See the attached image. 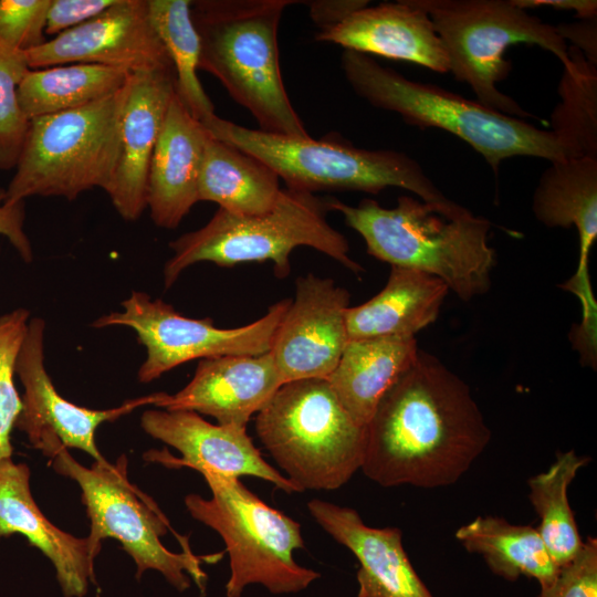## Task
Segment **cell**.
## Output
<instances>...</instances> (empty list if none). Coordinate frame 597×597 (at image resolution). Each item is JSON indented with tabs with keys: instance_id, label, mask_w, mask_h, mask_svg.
<instances>
[{
	"instance_id": "52a82bcc",
	"label": "cell",
	"mask_w": 597,
	"mask_h": 597,
	"mask_svg": "<svg viewBox=\"0 0 597 597\" xmlns=\"http://www.w3.org/2000/svg\"><path fill=\"white\" fill-rule=\"evenodd\" d=\"M263 447L300 492L336 490L362 468L366 427L326 378L286 381L255 416Z\"/></svg>"
},
{
	"instance_id": "1f68e13d",
	"label": "cell",
	"mask_w": 597,
	"mask_h": 597,
	"mask_svg": "<svg viewBox=\"0 0 597 597\" xmlns=\"http://www.w3.org/2000/svg\"><path fill=\"white\" fill-rule=\"evenodd\" d=\"M30 71L25 52L0 43V169L15 168L30 119L22 112L18 87Z\"/></svg>"
},
{
	"instance_id": "83f0119b",
	"label": "cell",
	"mask_w": 597,
	"mask_h": 597,
	"mask_svg": "<svg viewBox=\"0 0 597 597\" xmlns=\"http://www.w3.org/2000/svg\"><path fill=\"white\" fill-rule=\"evenodd\" d=\"M129 76L123 69L87 63L30 70L18 87V100L31 119L101 101L122 90Z\"/></svg>"
},
{
	"instance_id": "9a60e30c",
	"label": "cell",
	"mask_w": 597,
	"mask_h": 597,
	"mask_svg": "<svg viewBox=\"0 0 597 597\" xmlns=\"http://www.w3.org/2000/svg\"><path fill=\"white\" fill-rule=\"evenodd\" d=\"M30 70L87 63L129 73L174 70L149 18L147 0H117L84 22L25 52Z\"/></svg>"
},
{
	"instance_id": "7a4b0ae2",
	"label": "cell",
	"mask_w": 597,
	"mask_h": 597,
	"mask_svg": "<svg viewBox=\"0 0 597 597\" xmlns=\"http://www.w3.org/2000/svg\"><path fill=\"white\" fill-rule=\"evenodd\" d=\"M327 205L359 233L368 254L390 266L433 275L467 302L490 290L496 264L489 244L492 224L451 199L429 202L400 196L396 206L386 208L371 199L350 206L327 197Z\"/></svg>"
},
{
	"instance_id": "ab89813d",
	"label": "cell",
	"mask_w": 597,
	"mask_h": 597,
	"mask_svg": "<svg viewBox=\"0 0 597 597\" xmlns=\"http://www.w3.org/2000/svg\"><path fill=\"white\" fill-rule=\"evenodd\" d=\"M515 6L521 9H530L537 7H551L558 10H569L576 13V18L580 20L597 19V1L596 0H512Z\"/></svg>"
},
{
	"instance_id": "d590c367",
	"label": "cell",
	"mask_w": 597,
	"mask_h": 597,
	"mask_svg": "<svg viewBox=\"0 0 597 597\" xmlns=\"http://www.w3.org/2000/svg\"><path fill=\"white\" fill-rule=\"evenodd\" d=\"M117 0H51L45 34L57 35L98 15Z\"/></svg>"
},
{
	"instance_id": "6da1fadb",
	"label": "cell",
	"mask_w": 597,
	"mask_h": 597,
	"mask_svg": "<svg viewBox=\"0 0 597 597\" xmlns=\"http://www.w3.org/2000/svg\"><path fill=\"white\" fill-rule=\"evenodd\" d=\"M490 439L491 430L467 383L437 357L419 350L366 425L360 469L385 488L447 486L470 469Z\"/></svg>"
},
{
	"instance_id": "8d00e7d4",
	"label": "cell",
	"mask_w": 597,
	"mask_h": 597,
	"mask_svg": "<svg viewBox=\"0 0 597 597\" xmlns=\"http://www.w3.org/2000/svg\"><path fill=\"white\" fill-rule=\"evenodd\" d=\"M24 201H6V189L0 188V234L8 238L24 262L33 259L31 242L24 231Z\"/></svg>"
},
{
	"instance_id": "f1b7e54d",
	"label": "cell",
	"mask_w": 597,
	"mask_h": 597,
	"mask_svg": "<svg viewBox=\"0 0 597 597\" xmlns=\"http://www.w3.org/2000/svg\"><path fill=\"white\" fill-rule=\"evenodd\" d=\"M575 451L557 452L556 461L546 472L528 479L530 501L541 519L537 528L554 563L562 567L582 549V540L569 506L567 489L577 472L590 462Z\"/></svg>"
},
{
	"instance_id": "9c48e42d",
	"label": "cell",
	"mask_w": 597,
	"mask_h": 597,
	"mask_svg": "<svg viewBox=\"0 0 597 597\" xmlns=\"http://www.w3.org/2000/svg\"><path fill=\"white\" fill-rule=\"evenodd\" d=\"M211 498L188 494L185 505L197 521L223 540L230 559L227 597H241L259 584L271 594H295L321 574L298 565L293 552L304 548L301 524L268 505L235 476L203 471Z\"/></svg>"
},
{
	"instance_id": "8992f818",
	"label": "cell",
	"mask_w": 597,
	"mask_h": 597,
	"mask_svg": "<svg viewBox=\"0 0 597 597\" xmlns=\"http://www.w3.org/2000/svg\"><path fill=\"white\" fill-rule=\"evenodd\" d=\"M209 134L259 158L285 187L316 191H363L377 195L398 187L429 202L447 201L443 192L407 154L359 148L336 134L321 139L290 137L252 129L213 114L202 123Z\"/></svg>"
},
{
	"instance_id": "f546056e",
	"label": "cell",
	"mask_w": 597,
	"mask_h": 597,
	"mask_svg": "<svg viewBox=\"0 0 597 597\" xmlns=\"http://www.w3.org/2000/svg\"><path fill=\"white\" fill-rule=\"evenodd\" d=\"M570 62L563 66L558 84L561 102L551 117L549 129L565 159L597 157V65L575 46H568Z\"/></svg>"
},
{
	"instance_id": "603a6c76",
	"label": "cell",
	"mask_w": 597,
	"mask_h": 597,
	"mask_svg": "<svg viewBox=\"0 0 597 597\" xmlns=\"http://www.w3.org/2000/svg\"><path fill=\"white\" fill-rule=\"evenodd\" d=\"M209 132L177 93L166 113L149 166L147 208L153 222L175 229L198 199V184Z\"/></svg>"
},
{
	"instance_id": "d6986e66",
	"label": "cell",
	"mask_w": 597,
	"mask_h": 597,
	"mask_svg": "<svg viewBox=\"0 0 597 597\" xmlns=\"http://www.w3.org/2000/svg\"><path fill=\"white\" fill-rule=\"evenodd\" d=\"M175 94V70L130 73L121 122L119 158L107 193L126 221L139 219L147 208L150 160Z\"/></svg>"
},
{
	"instance_id": "2e32d148",
	"label": "cell",
	"mask_w": 597,
	"mask_h": 597,
	"mask_svg": "<svg viewBox=\"0 0 597 597\" xmlns=\"http://www.w3.org/2000/svg\"><path fill=\"white\" fill-rule=\"evenodd\" d=\"M348 291L333 279L313 273L298 276L295 294L270 348L284 383L327 378L347 343Z\"/></svg>"
},
{
	"instance_id": "ba28073f",
	"label": "cell",
	"mask_w": 597,
	"mask_h": 597,
	"mask_svg": "<svg viewBox=\"0 0 597 597\" xmlns=\"http://www.w3.org/2000/svg\"><path fill=\"white\" fill-rule=\"evenodd\" d=\"M127 84L87 106L31 118L6 201L32 196L72 201L93 188L108 193L119 158Z\"/></svg>"
},
{
	"instance_id": "4316f807",
	"label": "cell",
	"mask_w": 597,
	"mask_h": 597,
	"mask_svg": "<svg viewBox=\"0 0 597 597\" xmlns=\"http://www.w3.org/2000/svg\"><path fill=\"white\" fill-rule=\"evenodd\" d=\"M455 538L470 553L480 554L498 576L515 582L532 577L541 588L549 586L559 567L554 563L537 531L498 516H478L459 527Z\"/></svg>"
},
{
	"instance_id": "4dcf8cb0",
	"label": "cell",
	"mask_w": 597,
	"mask_h": 597,
	"mask_svg": "<svg viewBox=\"0 0 597 597\" xmlns=\"http://www.w3.org/2000/svg\"><path fill=\"white\" fill-rule=\"evenodd\" d=\"M151 24L165 46L176 74V93L200 123L214 113L197 71L200 39L190 12V0H147Z\"/></svg>"
},
{
	"instance_id": "74e56055",
	"label": "cell",
	"mask_w": 597,
	"mask_h": 597,
	"mask_svg": "<svg viewBox=\"0 0 597 597\" xmlns=\"http://www.w3.org/2000/svg\"><path fill=\"white\" fill-rule=\"evenodd\" d=\"M310 15L320 30L332 28L352 12L367 6L366 0H314L304 1Z\"/></svg>"
},
{
	"instance_id": "484cf974",
	"label": "cell",
	"mask_w": 597,
	"mask_h": 597,
	"mask_svg": "<svg viewBox=\"0 0 597 597\" xmlns=\"http://www.w3.org/2000/svg\"><path fill=\"white\" fill-rule=\"evenodd\" d=\"M280 177L259 158L209 135L198 184L199 201L240 216L268 212L280 195Z\"/></svg>"
},
{
	"instance_id": "44dd1931",
	"label": "cell",
	"mask_w": 597,
	"mask_h": 597,
	"mask_svg": "<svg viewBox=\"0 0 597 597\" xmlns=\"http://www.w3.org/2000/svg\"><path fill=\"white\" fill-rule=\"evenodd\" d=\"M316 41L367 55L408 61L438 73L449 59L429 15L413 0L365 6L336 25L320 30Z\"/></svg>"
},
{
	"instance_id": "ffe728a7",
	"label": "cell",
	"mask_w": 597,
	"mask_h": 597,
	"mask_svg": "<svg viewBox=\"0 0 597 597\" xmlns=\"http://www.w3.org/2000/svg\"><path fill=\"white\" fill-rule=\"evenodd\" d=\"M22 534L53 564L65 597H83L95 583L94 561L102 542L75 537L54 526L38 507L30 489V469L11 460L0 462V540Z\"/></svg>"
},
{
	"instance_id": "836d02e7",
	"label": "cell",
	"mask_w": 597,
	"mask_h": 597,
	"mask_svg": "<svg viewBox=\"0 0 597 597\" xmlns=\"http://www.w3.org/2000/svg\"><path fill=\"white\" fill-rule=\"evenodd\" d=\"M51 0H0V43L28 52L42 45Z\"/></svg>"
},
{
	"instance_id": "7402d4cb",
	"label": "cell",
	"mask_w": 597,
	"mask_h": 597,
	"mask_svg": "<svg viewBox=\"0 0 597 597\" xmlns=\"http://www.w3.org/2000/svg\"><path fill=\"white\" fill-rule=\"evenodd\" d=\"M307 509L314 521L358 559V597H433L413 569L397 527H371L358 512L321 499Z\"/></svg>"
},
{
	"instance_id": "4fadbf2b",
	"label": "cell",
	"mask_w": 597,
	"mask_h": 597,
	"mask_svg": "<svg viewBox=\"0 0 597 597\" xmlns=\"http://www.w3.org/2000/svg\"><path fill=\"white\" fill-rule=\"evenodd\" d=\"M44 328L42 318H30L17 357L15 373L24 392L14 427L23 431L31 446L50 460L63 449L76 448L88 453L94 461H103L105 458L95 443L98 426L117 420L139 407L156 406L160 392L103 410L88 409L66 400L56 391L44 366Z\"/></svg>"
},
{
	"instance_id": "8fae6325",
	"label": "cell",
	"mask_w": 597,
	"mask_h": 597,
	"mask_svg": "<svg viewBox=\"0 0 597 597\" xmlns=\"http://www.w3.org/2000/svg\"><path fill=\"white\" fill-rule=\"evenodd\" d=\"M51 462L59 474L78 484L91 522L88 535L97 542L117 540L134 559L137 578L155 569L177 590L185 591L190 587L189 574L205 593L207 575L201 562L211 555L199 557L192 551L174 553L166 548L160 537L171 530L169 522L157 504L128 480L125 455L115 463L105 459L87 468L63 449Z\"/></svg>"
},
{
	"instance_id": "e0dca14e",
	"label": "cell",
	"mask_w": 597,
	"mask_h": 597,
	"mask_svg": "<svg viewBox=\"0 0 597 597\" xmlns=\"http://www.w3.org/2000/svg\"><path fill=\"white\" fill-rule=\"evenodd\" d=\"M144 431L181 453L166 449L148 451L145 458L167 468H190L228 476L250 475L271 482L287 494L298 489L268 463L253 444L247 428L213 425L188 410L149 409L140 418Z\"/></svg>"
},
{
	"instance_id": "e575fe53",
	"label": "cell",
	"mask_w": 597,
	"mask_h": 597,
	"mask_svg": "<svg viewBox=\"0 0 597 597\" xmlns=\"http://www.w3.org/2000/svg\"><path fill=\"white\" fill-rule=\"evenodd\" d=\"M538 597H597V540L587 537L578 554L559 567L555 580Z\"/></svg>"
},
{
	"instance_id": "ac0fdd59",
	"label": "cell",
	"mask_w": 597,
	"mask_h": 597,
	"mask_svg": "<svg viewBox=\"0 0 597 597\" xmlns=\"http://www.w3.org/2000/svg\"><path fill=\"white\" fill-rule=\"evenodd\" d=\"M284 384L270 352L228 355L198 362L192 379L178 392H160L156 407L213 417L219 425L247 428Z\"/></svg>"
},
{
	"instance_id": "5bb4252c",
	"label": "cell",
	"mask_w": 597,
	"mask_h": 597,
	"mask_svg": "<svg viewBox=\"0 0 597 597\" xmlns=\"http://www.w3.org/2000/svg\"><path fill=\"white\" fill-rule=\"evenodd\" d=\"M535 218L548 228L574 226L579 240L576 272L559 286L582 304V321L572 343L582 362L597 358V302L588 273L590 250L597 239V157L549 163L533 195Z\"/></svg>"
},
{
	"instance_id": "277c9868",
	"label": "cell",
	"mask_w": 597,
	"mask_h": 597,
	"mask_svg": "<svg viewBox=\"0 0 597 597\" xmlns=\"http://www.w3.org/2000/svg\"><path fill=\"white\" fill-rule=\"evenodd\" d=\"M341 66L356 95L419 128L447 130L474 148L496 174L502 160L530 156L565 160L554 134L439 86L411 81L373 56L344 50Z\"/></svg>"
},
{
	"instance_id": "5b68a950",
	"label": "cell",
	"mask_w": 597,
	"mask_h": 597,
	"mask_svg": "<svg viewBox=\"0 0 597 597\" xmlns=\"http://www.w3.org/2000/svg\"><path fill=\"white\" fill-rule=\"evenodd\" d=\"M327 198L303 190L281 188L273 208L255 216L233 214L218 209L198 230L169 243L172 255L164 266V285L169 289L180 274L198 262L233 266L250 262H273L279 279L291 273L290 256L297 247H310L359 274L363 266L349 256L343 233L327 220Z\"/></svg>"
},
{
	"instance_id": "3957f363",
	"label": "cell",
	"mask_w": 597,
	"mask_h": 597,
	"mask_svg": "<svg viewBox=\"0 0 597 597\" xmlns=\"http://www.w3.org/2000/svg\"><path fill=\"white\" fill-rule=\"evenodd\" d=\"M292 0H197L199 70L212 74L251 113L260 130L310 137L282 78L277 30Z\"/></svg>"
},
{
	"instance_id": "30bf717a",
	"label": "cell",
	"mask_w": 597,
	"mask_h": 597,
	"mask_svg": "<svg viewBox=\"0 0 597 597\" xmlns=\"http://www.w3.org/2000/svg\"><path fill=\"white\" fill-rule=\"evenodd\" d=\"M431 19L449 59V72L467 83L478 102L499 113L525 119L532 116L498 88L511 64L504 59L513 44H535L563 64L568 46L555 27L543 22L512 0H413Z\"/></svg>"
},
{
	"instance_id": "cb8c5ba5",
	"label": "cell",
	"mask_w": 597,
	"mask_h": 597,
	"mask_svg": "<svg viewBox=\"0 0 597 597\" xmlns=\"http://www.w3.org/2000/svg\"><path fill=\"white\" fill-rule=\"evenodd\" d=\"M448 293L447 284L433 275L391 266L378 294L347 308L348 339L416 337L436 322Z\"/></svg>"
},
{
	"instance_id": "d4e9b609",
	"label": "cell",
	"mask_w": 597,
	"mask_h": 597,
	"mask_svg": "<svg viewBox=\"0 0 597 597\" xmlns=\"http://www.w3.org/2000/svg\"><path fill=\"white\" fill-rule=\"evenodd\" d=\"M419 350L416 337L348 341L326 379L352 418L366 427L384 394L416 362Z\"/></svg>"
},
{
	"instance_id": "d6a6232c",
	"label": "cell",
	"mask_w": 597,
	"mask_h": 597,
	"mask_svg": "<svg viewBox=\"0 0 597 597\" xmlns=\"http://www.w3.org/2000/svg\"><path fill=\"white\" fill-rule=\"evenodd\" d=\"M30 312L15 308L0 316V462L12 459L11 431L22 409L13 376Z\"/></svg>"
},
{
	"instance_id": "7c38bea8",
	"label": "cell",
	"mask_w": 597,
	"mask_h": 597,
	"mask_svg": "<svg viewBox=\"0 0 597 597\" xmlns=\"http://www.w3.org/2000/svg\"><path fill=\"white\" fill-rule=\"evenodd\" d=\"M291 300L283 298L270 305L263 316L250 324L220 328L209 317H187L163 300L134 291L122 302V312L103 315L92 326L130 327L146 348V358L138 369L137 378L140 383H150L193 359L270 352L274 333Z\"/></svg>"
},
{
	"instance_id": "f35d334b",
	"label": "cell",
	"mask_w": 597,
	"mask_h": 597,
	"mask_svg": "<svg viewBox=\"0 0 597 597\" xmlns=\"http://www.w3.org/2000/svg\"><path fill=\"white\" fill-rule=\"evenodd\" d=\"M597 20H582L579 22L559 23L555 27L559 36L566 42L570 41L584 56L597 65Z\"/></svg>"
}]
</instances>
